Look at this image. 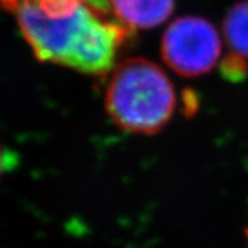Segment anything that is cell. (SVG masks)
I'll return each instance as SVG.
<instances>
[{"instance_id":"cell-1","label":"cell","mask_w":248,"mask_h":248,"mask_svg":"<svg viewBox=\"0 0 248 248\" xmlns=\"http://www.w3.org/2000/svg\"><path fill=\"white\" fill-rule=\"evenodd\" d=\"M40 62L107 76L134 31L122 24L107 0H0Z\"/></svg>"},{"instance_id":"cell-2","label":"cell","mask_w":248,"mask_h":248,"mask_svg":"<svg viewBox=\"0 0 248 248\" xmlns=\"http://www.w3.org/2000/svg\"><path fill=\"white\" fill-rule=\"evenodd\" d=\"M177 104L174 83L151 60L125 58L110 72L104 105L110 120L125 133H159L172 119Z\"/></svg>"},{"instance_id":"cell-3","label":"cell","mask_w":248,"mask_h":248,"mask_svg":"<svg viewBox=\"0 0 248 248\" xmlns=\"http://www.w3.org/2000/svg\"><path fill=\"white\" fill-rule=\"evenodd\" d=\"M160 53L164 63L182 78H200L213 71L222 55V37L213 22L184 16L166 28Z\"/></svg>"},{"instance_id":"cell-4","label":"cell","mask_w":248,"mask_h":248,"mask_svg":"<svg viewBox=\"0 0 248 248\" xmlns=\"http://www.w3.org/2000/svg\"><path fill=\"white\" fill-rule=\"evenodd\" d=\"M116 18L130 29H152L164 24L177 0H107Z\"/></svg>"},{"instance_id":"cell-5","label":"cell","mask_w":248,"mask_h":248,"mask_svg":"<svg viewBox=\"0 0 248 248\" xmlns=\"http://www.w3.org/2000/svg\"><path fill=\"white\" fill-rule=\"evenodd\" d=\"M223 39L231 50L229 55L248 61V0H241L232 6L222 24Z\"/></svg>"},{"instance_id":"cell-6","label":"cell","mask_w":248,"mask_h":248,"mask_svg":"<svg viewBox=\"0 0 248 248\" xmlns=\"http://www.w3.org/2000/svg\"><path fill=\"white\" fill-rule=\"evenodd\" d=\"M3 170H4V159H3V152H1V148H0V179H1Z\"/></svg>"},{"instance_id":"cell-7","label":"cell","mask_w":248,"mask_h":248,"mask_svg":"<svg viewBox=\"0 0 248 248\" xmlns=\"http://www.w3.org/2000/svg\"><path fill=\"white\" fill-rule=\"evenodd\" d=\"M246 237H247V241H248V226H247V229H246Z\"/></svg>"}]
</instances>
